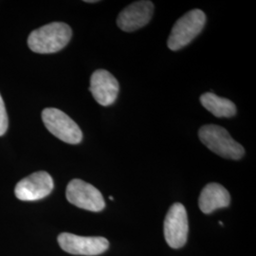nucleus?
Masks as SVG:
<instances>
[{"label":"nucleus","instance_id":"7","mask_svg":"<svg viewBox=\"0 0 256 256\" xmlns=\"http://www.w3.org/2000/svg\"><path fill=\"white\" fill-rule=\"evenodd\" d=\"M58 243L63 250L76 256H99L110 247V242L106 238L79 236L70 232L61 234L58 236Z\"/></svg>","mask_w":256,"mask_h":256},{"label":"nucleus","instance_id":"6","mask_svg":"<svg viewBox=\"0 0 256 256\" xmlns=\"http://www.w3.org/2000/svg\"><path fill=\"white\" fill-rule=\"evenodd\" d=\"M164 238L167 244L173 248H180L186 244L189 224L185 207L182 203H174L168 210L164 220Z\"/></svg>","mask_w":256,"mask_h":256},{"label":"nucleus","instance_id":"2","mask_svg":"<svg viewBox=\"0 0 256 256\" xmlns=\"http://www.w3.org/2000/svg\"><path fill=\"white\" fill-rule=\"evenodd\" d=\"M198 137L205 146L222 158L239 160L245 154L244 147L230 137L225 128L220 126H203L198 131Z\"/></svg>","mask_w":256,"mask_h":256},{"label":"nucleus","instance_id":"12","mask_svg":"<svg viewBox=\"0 0 256 256\" xmlns=\"http://www.w3.org/2000/svg\"><path fill=\"white\" fill-rule=\"evenodd\" d=\"M202 106L218 118H230L236 114V106L232 101L207 92L200 97Z\"/></svg>","mask_w":256,"mask_h":256},{"label":"nucleus","instance_id":"10","mask_svg":"<svg viewBox=\"0 0 256 256\" xmlns=\"http://www.w3.org/2000/svg\"><path fill=\"white\" fill-rule=\"evenodd\" d=\"M90 90L98 104L108 106L118 97L119 82L108 70H98L92 75Z\"/></svg>","mask_w":256,"mask_h":256},{"label":"nucleus","instance_id":"5","mask_svg":"<svg viewBox=\"0 0 256 256\" xmlns=\"http://www.w3.org/2000/svg\"><path fill=\"white\" fill-rule=\"evenodd\" d=\"M66 196L70 203L84 210L101 212L106 207L101 192L82 180L75 178L68 184Z\"/></svg>","mask_w":256,"mask_h":256},{"label":"nucleus","instance_id":"4","mask_svg":"<svg viewBox=\"0 0 256 256\" xmlns=\"http://www.w3.org/2000/svg\"><path fill=\"white\" fill-rule=\"evenodd\" d=\"M42 120L46 129L56 138L70 144L81 142L82 133L78 124L66 113L57 108H46Z\"/></svg>","mask_w":256,"mask_h":256},{"label":"nucleus","instance_id":"11","mask_svg":"<svg viewBox=\"0 0 256 256\" xmlns=\"http://www.w3.org/2000/svg\"><path fill=\"white\" fill-rule=\"evenodd\" d=\"M230 203L229 192L218 183L207 184L198 198V206L204 214H210L220 208H226Z\"/></svg>","mask_w":256,"mask_h":256},{"label":"nucleus","instance_id":"13","mask_svg":"<svg viewBox=\"0 0 256 256\" xmlns=\"http://www.w3.org/2000/svg\"><path fill=\"white\" fill-rule=\"evenodd\" d=\"M8 115L6 108L4 104V101L0 95V136L4 135L8 129Z\"/></svg>","mask_w":256,"mask_h":256},{"label":"nucleus","instance_id":"3","mask_svg":"<svg viewBox=\"0 0 256 256\" xmlns=\"http://www.w3.org/2000/svg\"><path fill=\"white\" fill-rule=\"evenodd\" d=\"M205 23L206 16L202 10L188 12L174 23L167 46L171 50H178L187 46L200 34Z\"/></svg>","mask_w":256,"mask_h":256},{"label":"nucleus","instance_id":"9","mask_svg":"<svg viewBox=\"0 0 256 256\" xmlns=\"http://www.w3.org/2000/svg\"><path fill=\"white\" fill-rule=\"evenodd\" d=\"M153 12L154 4L151 1H137L120 12L117 24L124 32H134L146 26L152 18Z\"/></svg>","mask_w":256,"mask_h":256},{"label":"nucleus","instance_id":"1","mask_svg":"<svg viewBox=\"0 0 256 256\" xmlns=\"http://www.w3.org/2000/svg\"><path fill=\"white\" fill-rule=\"evenodd\" d=\"M72 28L63 22H54L34 30L28 38V48L36 54H54L68 44Z\"/></svg>","mask_w":256,"mask_h":256},{"label":"nucleus","instance_id":"8","mask_svg":"<svg viewBox=\"0 0 256 256\" xmlns=\"http://www.w3.org/2000/svg\"><path fill=\"white\" fill-rule=\"evenodd\" d=\"M54 180L44 171L30 174L14 188L16 196L23 202H36L48 196L54 190Z\"/></svg>","mask_w":256,"mask_h":256}]
</instances>
